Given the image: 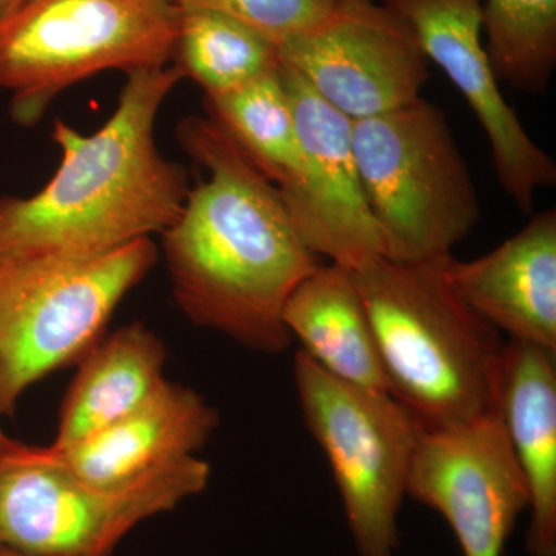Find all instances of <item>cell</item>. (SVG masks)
<instances>
[{
  "mask_svg": "<svg viewBox=\"0 0 556 556\" xmlns=\"http://www.w3.org/2000/svg\"><path fill=\"white\" fill-rule=\"evenodd\" d=\"M217 427V409L192 388L166 380L144 404L112 426L67 447L47 448L84 481L129 485L195 456Z\"/></svg>",
  "mask_w": 556,
  "mask_h": 556,
  "instance_id": "5bb4252c",
  "label": "cell"
},
{
  "mask_svg": "<svg viewBox=\"0 0 556 556\" xmlns=\"http://www.w3.org/2000/svg\"><path fill=\"white\" fill-rule=\"evenodd\" d=\"M448 258L407 265L382 257L353 270L388 394L420 428L455 426L495 412L506 342L453 287Z\"/></svg>",
  "mask_w": 556,
  "mask_h": 556,
  "instance_id": "3957f363",
  "label": "cell"
},
{
  "mask_svg": "<svg viewBox=\"0 0 556 556\" xmlns=\"http://www.w3.org/2000/svg\"><path fill=\"white\" fill-rule=\"evenodd\" d=\"M0 556H25V555L16 554V552L9 551V548L0 547Z\"/></svg>",
  "mask_w": 556,
  "mask_h": 556,
  "instance_id": "603a6c76",
  "label": "cell"
},
{
  "mask_svg": "<svg viewBox=\"0 0 556 556\" xmlns=\"http://www.w3.org/2000/svg\"><path fill=\"white\" fill-rule=\"evenodd\" d=\"M207 116L278 189L295 178L298 127L281 67L228 93L206 97Z\"/></svg>",
  "mask_w": 556,
  "mask_h": 556,
  "instance_id": "d6986e66",
  "label": "cell"
},
{
  "mask_svg": "<svg viewBox=\"0 0 556 556\" xmlns=\"http://www.w3.org/2000/svg\"><path fill=\"white\" fill-rule=\"evenodd\" d=\"M182 149L207 170L164 230L163 254L175 302L201 328L276 354L291 343L283 311L317 268L280 190L214 119L178 129Z\"/></svg>",
  "mask_w": 556,
  "mask_h": 556,
  "instance_id": "6da1fadb",
  "label": "cell"
},
{
  "mask_svg": "<svg viewBox=\"0 0 556 556\" xmlns=\"http://www.w3.org/2000/svg\"><path fill=\"white\" fill-rule=\"evenodd\" d=\"M445 269L464 302L511 342L556 351V211L535 217L489 254L450 257Z\"/></svg>",
  "mask_w": 556,
  "mask_h": 556,
  "instance_id": "4fadbf2b",
  "label": "cell"
},
{
  "mask_svg": "<svg viewBox=\"0 0 556 556\" xmlns=\"http://www.w3.org/2000/svg\"><path fill=\"white\" fill-rule=\"evenodd\" d=\"M7 439H9V437H7V434H5V433H3L2 428H0V447H2L3 442H5V441H7Z\"/></svg>",
  "mask_w": 556,
  "mask_h": 556,
  "instance_id": "cb8c5ba5",
  "label": "cell"
},
{
  "mask_svg": "<svg viewBox=\"0 0 556 556\" xmlns=\"http://www.w3.org/2000/svg\"><path fill=\"white\" fill-rule=\"evenodd\" d=\"M179 10V9H178ZM174 67L206 97L228 93L281 67L277 46L217 11L179 10Z\"/></svg>",
  "mask_w": 556,
  "mask_h": 556,
  "instance_id": "ac0fdd59",
  "label": "cell"
},
{
  "mask_svg": "<svg viewBox=\"0 0 556 556\" xmlns=\"http://www.w3.org/2000/svg\"><path fill=\"white\" fill-rule=\"evenodd\" d=\"M295 127L298 175L280 190L300 239L317 257L357 270L383 257L354 160L353 121L329 105L294 70L281 64Z\"/></svg>",
  "mask_w": 556,
  "mask_h": 556,
  "instance_id": "8fae6325",
  "label": "cell"
},
{
  "mask_svg": "<svg viewBox=\"0 0 556 556\" xmlns=\"http://www.w3.org/2000/svg\"><path fill=\"white\" fill-rule=\"evenodd\" d=\"M294 379L309 433L324 450L361 556H394L397 517L419 424L388 393L343 382L299 351Z\"/></svg>",
  "mask_w": 556,
  "mask_h": 556,
  "instance_id": "ba28073f",
  "label": "cell"
},
{
  "mask_svg": "<svg viewBox=\"0 0 556 556\" xmlns=\"http://www.w3.org/2000/svg\"><path fill=\"white\" fill-rule=\"evenodd\" d=\"M354 160L383 258L441 262L481 218L477 188L442 110L407 108L353 121Z\"/></svg>",
  "mask_w": 556,
  "mask_h": 556,
  "instance_id": "277c9868",
  "label": "cell"
},
{
  "mask_svg": "<svg viewBox=\"0 0 556 556\" xmlns=\"http://www.w3.org/2000/svg\"><path fill=\"white\" fill-rule=\"evenodd\" d=\"M167 350L141 321L104 336L79 362L51 447L89 438L137 409L166 382Z\"/></svg>",
  "mask_w": 556,
  "mask_h": 556,
  "instance_id": "2e32d148",
  "label": "cell"
},
{
  "mask_svg": "<svg viewBox=\"0 0 556 556\" xmlns=\"http://www.w3.org/2000/svg\"><path fill=\"white\" fill-rule=\"evenodd\" d=\"M407 495L447 521L464 556H504L530 503L496 412L455 426L420 428Z\"/></svg>",
  "mask_w": 556,
  "mask_h": 556,
  "instance_id": "30bf717a",
  "label": "cell"
},
{
  "mask_svg": "<svg viewBox=\"0 0 556 556\" xmlns=\"http://www.w3.org/2000/svg\"><path fill=\"white\" fill-rule=\"evenodd\" d=\"M174 3L179 10L226 14L265 36L278 49L328 20L339 0H174Z\"/></svg>",
  "mask_w": 556,
  "mask_h": 556,
  "instance_id": "44dd1931",
  "label": "cell"
},
{
  "mask_svg": "<svg viewBox=\"0 0 556 556\" xmlns=\"http://www.w3.org/2000/svg\"><path fill=\"white\" fill-rule=\"evenodd\" d=\"M177 70L127 73L115 112L84 135L56 119L61 163L30 197H0V258L90 257L163 233L190 192L188 172L156 144Z\"/></svg>",
  "mask_w": 556,
  "mask_h": 556,
  "instance_id": "7a4b0ae2",
  "label": "cell"
},
{
  "mask_svg": "<svg viewBox=\"0 0 556 556\" xmlns=\"http://www.w3.org/2000/svg\"><path fill=\"white\" fill-rule=\"evenodd\" d=\"M211 467L190 456L129 485L73 475L47 445L0 447V547L25 556H112L135 527L204 492Z\"/></svg>",
  "mask_w": 556,
  "mask_h": 556,
  "instance_id": "52a82bcc",
  "label": "cell"
},
{
  "mask_svg": "<svg viewBox=\"0 0 556 556\" xmlns=\"http://www.w3.org/2000/svg\"><path fill=\"white\" fill-rule=\"evenodd\" d=\"M28 0H0V24L13 16Z\"/></svg>",
  "mask_w": 556,
  "mask_h": 556,
  "instance_id": "7402d4cb",
  "label": "cell"
},
{
  "mask_svg": "<svg viewBox=\"0 0 556 556\" xmlns=\"http://www.w3.org/2000/svg\"><path fill=\"white\" fill-rule=\"evenodd\" d=\"M278 53L281 64L351 121L407 108L428 79L415 33L379 0H339L328 20Z\"/></svg>",
  "mask_w": 556,
  "mask_h": 556,
  "instance_id": "9c48e42d",
  "label": "cell"
},
{
  "mask_svg": "<svg viewBox=\"0 0 556 556\" xmlns=\"http://www.w3.org/2000/svg\"><path fill=\"white\" fill-rule=\"evenodd\" d=\"M495 412L529 489L530 556H556V351L504 343Z\"/></svg>",
  "mask_w": 556,
  "mask_h": 556,
  "instance_id": "9a60e30c",
  "label": "cell"
},
{
  "mask_svg": "<svg viewBox=\"0 0 556 556\" xmlns=\"http://www.w3.org/2000/svg\"><path fill=\"white\" fill-rule=\"evenodd\" d=\"M415 33L428 61L459 90L492 149L497 181L521 211L532 212L538 190L556 185V164L530 138L501 91L482 43L484 0H379Z\"/></svg>",
  "mask_w": 556,
  "mask_h": 556,
  "instance_id": "7c38bea8",
  "label": "cell"
},
{
  "mask_svg": "<svg viewBox=\"0 0 556 556\" xmlns=\"http://www.w3.org/2000/svg\"><path fill=\"white\" fill-rule=\"evenodd\" d=\"M159 257L142 239L90 257L0 258V416L39 380L79 364Z\"/></svg>",
  "mask_w": 556,
  "mask_h": 556,
  "instance_id": "5b68a950",
  "label": "cell"
},
{
  "mask_svg": "<svg viewBox=\"0 0 556 556\" xmlns=\"http://www.w3.org/2000/svg\"><path fill=\"white\" fill-rule=\"evenodd\" d=\"M178 16L174 0H28L0 24V90L14 123L33 126L98 73L167 67Z\"/></svg>",
  "mask_w": 556,
  "mask_h": 556,
  "instance_id": "8992f818",
  "label": "cell"
},
{
  "mask_svg": "<svg viewBox=\"0 0 556 556\" xmlns=\"http://www.w3.org/2000/svg\"><path fill=\"white\" fill-rule=\"evenodd\" d=\"M482 31L497 80L540 94L556 65V0H484Z\"/></svg>",
  "mask_w": 556,
  "mask_h": 556,
  "instance_id": "ffe728a7",
  "label": "cell"
},
{
  "mask_svg": "<svg viewBox=\"0 0 556 556\" xmlns=\"http://www.w3.org/2000/svg\"><path fill=\"white\" fill-rule=\"evenodd\" d=\"M285 327L303 353L343 382L388 393L378 346L353 270L318 265L292 292Z\"/></svg>",
  "mask_w": 556,
  "mask_h": 556,
  "instance_id": "e0dca14e",
  "label": "cell"
}]
</instances>
